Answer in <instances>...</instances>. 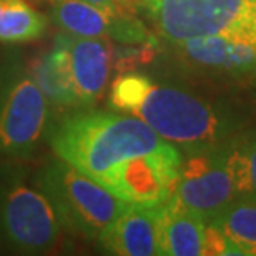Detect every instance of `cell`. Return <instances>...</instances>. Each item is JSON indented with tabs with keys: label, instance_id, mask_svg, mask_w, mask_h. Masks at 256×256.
I'll return each mask as SVG.
<instances>
[{
	"label": "cell",
	"instance_id": "obj_1",
	"mask_svg": "<svg viewBox=\"0 0 256 256\" xmlns=\"http://www.w3.org/2000/svg\"><path fill=\"white\" fill-rule=\"evenodd\" d=\"M163 143L165 140L135 115L90 108L65 116L50 136L60 160L96 182L120 162L150 153Z\"/></svg>",
	"mask_w": 256,
	"mask_h": 256
},
{
	"label": "cell",
	"instance_id": "obj_2",
	"mask_svg": "<svg viewBox=\"0 0 256 256\" xmlns=\"http://www.w3.org/2000/svg\"><path fill=\"white\" fill-rule=\"evenodd\" d=\"M130 114L142 118L165 142L185 152L220 146L233 136L226 115L208 100L178 85L150 80Z\"/></svg>",
	"mask_w": 256,
	"mask_h": 256
},
{
	"label": "cell",
	"instance_id": "obj_3",
	"mask_svg": "<svg viewBox=\"0 0 256 256\" xmlns=\"http://www.w3.org/2000/svg\"><path fill=\"white\" fill-rule=\"evenodd\" d=\"M37 188L52 203L62 226L95 242L128 206L106 186L60 158L42 168Z\"/></svg>",
	"mask_w": 256,
	"mask_h": 256
},
{
	"label": "cell",
	"instance_id": "obj_4",
	"mask_svg": "<svg viewBox=\"0 0 256 256\" xmlns=\"http://www.w3.org/2000/svg\"><path fill=\"white\" fill-rule=\"evenodd\" d=\"M148 8L170 44L204 35L256 44V0H155Z\"/></svg>",
	"mask_w": 256,
	"mask_h": 256
},
{
	"label": "cell",
	"instance_id": "obj_5",
	"mask_svg": "<svg viewBox=\"0 0 256 256\" xmlns=\"http://www.w3.org/2000/svg\"><path fill=\"white\" fill-rule=\"evenodd\" d=\"M48 114L27 66L14 60L0 66V158H30L47 133Z\"/></svg>",
	"mask_w": 256,
	"mask_h": 256
},
{
	"label": "cell",
	"instance_id": "obj_6",
	"mask_svg": "<svg viewBox=\"0 0 256 256\" xmlns=\"http://www.w3.org/2000/svg\"><path fill=\"white\" fill-rule=\"evenodd\" d=\"M57 213L38 188L10 182L0 188V238L25 254L52 252L60 238Z\"/></svg>",
	"mask_w": 256,
	"mask_h": 256
},
{
	"label": "cell",
	"instance_id": "obj_7",
	"mask_svg": "<svg viewBox=\"0 0 256 256\" xmlns=\"http://www.w3.org/2000/svg\"><path fill=\"white\" fill-rule=\"evenodd\" d=\"M182 160L180 150L165 142L150 153L120 162L98 183L128 204L160 206L176 190Z\"/></svg>",
	"mask_w": 256,
	"mask_h": 256
},
{
	"label": "cell",
	"instance_id": "obj_8",
	"mask_svg": "<svg viewBox=\"0 0 256 256\" xmlns=\"http://www.w3.org/2000/svg\"><path fill=\"white\" fill-rule=\"evenodd\" d=\"M185 155L173 196L204 223L213 222L236 200L226 170L224 143L220 146L185 152Z\"/></svg>",
	"mask_w": 256,
	"mask_h": 256
},
{
	"label": "cell",
	"instance_id": "obj_9",
	"mask_svg": "<svg viewBox=\"0 0 256 256\" xmlns=\"http://www.w3.org/2000/svg\"><path fill=\"white\" fill-rule=\"evenodd\" d=\"M172 47L180 62L198 74L224 82L256 84V44L204 35L175 42Z\"/></svg>",
	"mask_w": 256,
	"mask_h": 256
},
{
	"label": "cell",
	"instance_id": "obj_10",
	"mask_svg": "<svg viewBox=\"0 0 256 256\" xmlns=\"http://www.w3.org/2000/svg\"><path fill=\"white\" fill-rule=\"evenodd\" d=\"M68 58V68L76 95L84 108L102 98L114 66V47L106 37H76L62 32L57 35Z\"/></svg>",
	"mask_w": 256,
	"mask_h": 256
},
{
	"label": "cell",
	"instance_id": "obj_11",
	"mask_svg": "<svg viewBox=\"0 0 256 256\" xmlns=\"http://www.w3.org/2000/svg\"><path fill=\"white\" fill-rule=\"evenodd\" d=\"M105 253L118 256L160 254L158 206L128 204L98 238Z\"/></svg>",
	"mask_w": 256,
	"mask_h": 256
},
{
	"label": "cell",
	"instance_id": "obj_12",
	"mask_svg": "<svg viewBox=\"0 0 256 256\" xmlns=\"http://www.w3.org/2000/svg\"><path fill=\"white\" fill-rule=\"evenodd\" d=\"M204 222L173 196L158 206V243L163 256L203 254Z\"/></svg>",
	"mask_w": 256,
	"mask_h": 256
},
{
	"label": "cell",
	"instance_id": "obj_13",
	"mask_svg": "<svg viewBox=\"0 0 256 256\" xmlns=\"http://www.w3.org/2000/svg\"><path fill=\"white\" fill-rule=\"evenodd\" d=\"M27 68L50 106L58 110L84 108L72 82L66 52L57 38L54 47L34 57Z\"/></svg>",
	"mask_w": 256,
	"mask_h": 256
},
{
	"label": "cell",
	"instance_id": "obj_14",
	"mask_svg": "<svg viewBox=\"0 0 256 256\" xmlns=\"http://www.w3.org/2000/svg\"><path fill=\"white\" fill-rule=\"evenodd\" d=\"M52 20L66 34L76 37H112L120 17L116 12L98 8L85 0H50Z\"/></svg>",
	"mask_w": 256,
	"mask_h": 256
},
{
	"label": "cell",
	"instance_id": "obj_15",
	"mask_svg": "<svg viewBox=\"0 0 256 256\" xmlns=\"http://www.w3.org/2000/svg\"><path fill=\"white\" fill-rule=\"evenodd\" d=\"M224 156L234 198L256 200V130L230 138Z\"/></svg>",
	"mask_w": 256,
	"mask_h": 256
},
{
	"label": "cell",
	"instance_id": "obj_16",
	"mask_svg": "<svg viewBox=\"0 0 256 256\" xmlns=\"http://www.w3.org/2000/svg\"><path fill=\"white\" fill-rule=\"evenodd\" d=\"M47 28V15L25 0H0V42H32L42 37Z\"/></svg>",
	"mask_w": 256,
	"mask_h": 256
},
{
	"label": "cell",
	"instance_id": "obj_17",
	"mask_svg": "<svg viewBox=\"0 0 256 256\" xmlns=\"http://www.w3.org/2000/svg\"><path fill=\"white\" fill-rule=\"evenodd\" d=\"M212 223L218 224L243 256H256V200H234Z\"/></svg>",
	"mask_w": 256,
	"mask_h": 256
},
{
	"label": "cell",
	"instance_id": "obj_18",
	"mask_svg": "<svg viewBox=\"0 0 256 256\" xmlns=\"http://www.w3.org/2000/svg\"><path fill=\"white\" fill-rule=\"evenodd\" d=\"M203 254L220 256V254H243V253L232 240H228L224 236V233L220 230L218 224L208 222V223H204Z\"/></svg>",
	"mask_w": 256,
	"mask_h": 256
},
{
	"label": "cell",
	"instance_id": "obj_19",
	"mask_svg": "<svg viewBox=\"0 0 256 256\" xmlns=\"http://www.w3.org/2000/svg\"><path fill=\"white\" fill-rule=\"evenodd\" d=\"M92 5L98 8H104V10H108V12H116L118 8V0H85Z\"/></svg>",
	"mask_w": 256,
	"mask_h": 256
},
{
	"label": "cell",
	"instance_id": "obj_20",
	"mask_svg": "<svg viewBox=\"0 0 256 256\" xmlns=\"http://www.w3.org/2000/svg\"><path fill=\"white\" fill-rule=\"evenodd\" d=\"M153 2H155V0H145V4H146V7H148V5H152Z\"/></svg>",
	"mask_w": 256,
	"mask_h": 256
}]
</instances>
